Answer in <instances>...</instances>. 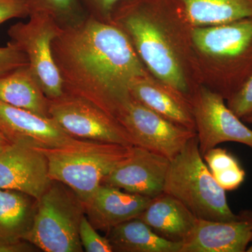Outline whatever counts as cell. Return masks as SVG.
<instances>
[{"mask_svg": "<svg viewBox=\"0 0 252 252\" xmlns=\"http://www.w3.org/2000/svg\"><path fill=\"white\" fill-rule=\"evenodd\" d=\"M51 49L64 93L86 99L114 117L131 97V83L148 76L124 32L90 16L62 30Z\"/></svg>", "mask_w": 252, "mask_h": 252, "instance_id": "obj_1", "label": "cell"}, {"mask_svg": "<svg viewBox=\"0 0 252 252\" xmlns=\"http://www.w3.org/2000/svg\"><path fill=\"white\" fill-rule=\"evenodd\" d=\"M171 0H130L113 18L146 68L164 85L186 94L189 86L171 41L159 24Z\"/></svg>", "mask_w": 252, "mask_h": 252, "instance_id": "obj_2", "label": "cell"}, {"mask_svg": "<svg viewBox=\"0 0 252 252\" xmlns=\"http://www.w3.org/2000/svg\"><path fill=\"white\" fill-rule=\"evenodd\" d=\"M132 147L74 139L61 147L38 149L47 158L51 180L67 186L84 205L114 167L130 155Z\"/></svg>", "mask_w": 252, "mask_h": 252, "instance_id": "obj_3", "label": "cell"}, {"mask_svg": "<svg viewBox=\"0 0 252 252\" xmlns=\"http://www.w3.org/2000/svg\"><path fill=\"white\" fill-rule=\"evenodd\" d=\"M164 193L178 199L200 220H238L232 212L225 190L214 178L199 149L197 135L170 160Z\"/></svg>", "mask_w": 252, "mask_h": 252, "instance_id": "obj_4", "label": "cell"}, {"mask_svg": "<svg viewBox=\"0 0 252 252\" xmlns=\"http://www.w3.org/2000/svg\"><path fill=\"white\" fill-rule=\"evenodd\" d=\"M84 203L61 182L52 180L38 199L35 215L26 241L46 252L84 251L79 238Z\"/></svg>", "mask_w": 252, "mask_h": 252, "instance_id": "obj_5", "label": "cell"}, {"mask_svg": "<svg viewBox=\"0 0 252 252\" xmlns=\"http://www.w3.org/2000/svg\"><path fill=\"white\" fill-rule=\"evenodd\" d=\"M191 35L200 52L221 63L224 97L229 99L252 75V17L195 27Z\"/></svg>", "mask_w": 252, "mask_h": 252, "instance_id": "obj_6", "label": "cell"}, {"mask_svg": "<svg viewBox=\"0 0 252 252\" xmlns=\"http://www.w3.org/2000/svg\"><path fill=\"white\" fill-rule=\"evenodd\" d=\"M29 17L28 22L11 26L8 34L27 56L30 69L46 97L57 98L64 94V89L51 44L62 30L49 15L34 13Z\"/></svg>", "mask_w": 252, "mask_h": 252, "instance_id": "obj_7", "label": "cell"}, {"mask_svg": "<svg viewBox=\"0 0 252 252\" xmlns=\"http://www.w3.org/2000/svg\"><path fill=\"white\" fill-rule=\"evenodd\" d=\"M49 114L74 138L133 146L115 117L81 97L64 93L49 99Z\"/></svg>", "mask_w": 252, "mask_h": 252, "instance_id": "obj_8", "label": "cell"}, {"mask_svg": "<svg viewBox=\"0 0 252 252\" xmlns=\"http://www.w3.org/2000/svg\"><path fill=\"white\" fill-rule=\"evenodd\" d=\"M133 146L173 159L196 132L170 122L131 97L115 117Z\"/></svg>", "mask_w": 252, "mask_h": 252, "instance_id": "obj_9", "label": "cell"}, {"mask_svg": "<svg viewBox=\"0 0 252 252\" xmlns=\"http://www.w3.org/2000/svg\"><path fill=\"white\" fill-rule=\"evenodd\" d=\"M190 103L199 149L203 157L224 142H238L252 149V130L228 108L221 94L201 89Z\"/></svg>", "mask_w": 252, "mask_h": 252, "instance_id": "obj_10", "label": "cell"}, {"mask_svg": "<svg viewBox=\"0 0 252 252\" xmlns=\"http://www.w3.org/2000/svg\"><path fill=\"white\" fill-rule=\"evenodd\" d=\"M170 165L167 157L133 146L130 155L114 167L102 185L155 198L164 192Z\"/></svg>", "mask_w": 252, "mask_h": 252, "instance_id": "obj_11", "label": "cell"}, {"mask_svg": "<svg viewBox=\"0 0 252 252\" xmlns=\"http://www.w3.org/2000/svg\"><path fill=\"white\" fill-rule=\"evenodd\" d=\"M51 182L47 158L39 149L9 142L0 152V189L16 190L38 200Z\"/></svg>", "mask_w": 252, "mask_h": 252, "instance_id": "obj_12", "label": "cell"}, {"mask_svg": "<svg viewBox=\"0 0 252 252\" xmlns=\"http://www.w3.org/2000/svg\"><path fill=\"white\" fill-rule=\"evenodd\" d=\"M0 132L10 142L34 148L61 147L74 140L51 117H44L0 102Z\"/></svg>", "mask_w": 252, "mask_h": 252, "instance_id": "obj_13", "label": "cell"}, {"mask_svg": "<svg viewBox=\"0 0 252 252\" xmlns=\"http://www.w3.org/2000/svg\"><path fill=\"white\" fill-rule=\"evenodd\" d=\"M252 238V212H242L238 220L228 221L198 219L181 252H245Z\"/></svg>", "mask_w": 252, "mask_h": 252, "instance_id": "obj_14", "label": "cell"}, {"mask_svg": "<svg viewBox=\"0 0 252 252\" xmlns=\"http://www.w3.org/2000/svg\"><path fill=\"white\" fill-rule=\"evenodd\" d=\"M152 199L101 185L92 198L84 204L86 215L96 230L108 233L117 225L137 218Z\"/></svg>", "mask_w": 252, "mask_h": 252, "instance_id": "obj_15", "label": "cell"}, {"mask_svg": "<svg viewBox=\"0 0 252 252\" xmlns=\"http://www.w3.org/2000/svg\"><path fill=\"white\" fill-rule=\"evenodd\" d=\"M37 200L28 194L0 189V252H19L31 231Z\"/></svg>", "mask_w": 252, "mask_h": 252, "instance_id": "obj_16", "label": "cell"}, {"mask_svg": "<svg viewBox=\"0 0 252 252\" xmlns=\"http://www.w3.org/2000/svg\"><path fill=\"white\" fill-rule=\"evenodd\" d=\"M137 218L159 236L180 243L190 236L198 220L178 199L164 192L152 198Z\"/></svg>", "mask_w": 252, "mask_h": 252, "instance_id": "obj_17", "label": "cell"}, {"mask_svg": "<svg viewBox=\"0 0 252 252\" xmlns=\"http://www.w3.org/2000/svg\"><path fill=\"white\" fill-rule=\"evenodd\" d=\"M130 93L136 100L167 120L195 132L191 103L183 97L184 94L158 85L148 76L132 81Z\"/></svg>", "mask_w": 252, "mask_h": 252, "instance_id": "obj_18", "label": "cell"}, {"mask_svg": "<svg viewBox=\"0 0 252 252\" xmlns=\"http://www.w3.org/2000/svg\"><path fill=\"white\" fill-rule=\"evenodd\" d=\"M195 27L217 26L252 17V0H173Z\"/></svg>", "mask_w": 252, "mask_h": 252, "instance_id": "obj_19", "label": "cell"}, {"mask_svg": "<svg viewBox=\"0 0 252 252\" xmlns=\"http://www.w3.org/2000/svg\"><path fill=\"white\" fill-rule=\"evenodd\" d=\"M0 102L50 117L49 99L33 75L29 64L0 77Z\"/></svg>", "mask_w": 252, "mask_h": 252, "instance_id": "obj_20", "label": "cell"}, {"mask_svg": "<svg viewBox=\"0 0 252 252\" xmlns=\"http://www.w3.org/2000/svg\"><path fill=\"white\" fill-rule=\"evenodd\" d=\"M114 252H181L182 243L159 236L148 225L135 218L117 225L107 233Z\"/></svg>", "mask_w": 252, "mask_h": 252, "instance_id": "obj_21", "label": "cell"}, {"mask_svg": "<svg viewBox=\"0 0 252 252\" xmlns=\"http://www.w3.org/2000/svg\"><path fill=\"white\" fill-rule=\"evenodd\" d=\"M219 185L225 190L238 189L245 179V172L236 158L226 149H210L203 157Z\"/></svg>", "mask_w": 252, "mask_h": 252, "instance_id": "obj_22", "label": "cell"}, {"mask_svg": "<svg viewBox=\"0 0 252 252\" xmlns=\"http://www.w3.org/2000/svg\"><path fill=\"white\" fill-rule=\"evenodd\" d=\"M31 14L51 16L61 30L75 27L89 17L80 0H26Z\"/></svg>", "mask_w": 252, "mask_h": 252, "instance_id": "obj_23", "label": "cell"}, {"mask_svg": "<svg viewBox=\"0 0 252 252\" xmlns=\"http://www.w3.org/2000/svg\"><path fill=\"white\" fill-rule=\"evenodd\" d=\"M79 238L84 251L87 252H114L107 237L102 236L91 224L86 215L81 220L79 227Z\"/></svg>", "mask_w": 252, "mask_h": 252, "instance_id": "obj_24", "label": "cell"}, {"mask_svg": "<svg viewBox=\"0 0 252 252\" xmlns=\"http://www.w3.org/2000/svg\"><path fill=\"white\" fill-rule=\"evenodd\" d=\"M90 17L101 22L112 23L118 11L130 0H80Z\"/></svg>", "mask_w": 252, "mask_h": 252, "instance_id": "obj_25", "label": "cell"}, {"mask_svg": "<svg viewBox=\"0 0 252 252\" xmlns=\"http://www.w3.org/2000/svg\"><path fill=\"white\" fill-rule=\"evenodd\" d=\"M28 64L26 55L12 41L0 48V77Z\"/></svg>", "mask_w": 252, "mask_h": 252, "instance_id": "obj_26", "label": "cell"}, {"mask_svg": "<svg viewBox=\"0 0 252 252\" xmlns=\"http://www.w3.org/2000/svg\"><path fill=\"white\" fill-rule=\"evenodd\" d=\"M228 108L240 119L252 113V75L238 92L228 99Z\"/></svg>", "mask_w": 252, "mask_h": 252, "instance_id": "obj_27", "label": "cell"}, {"mask_svg": "<svg viewBox=\"0 0 252 252\" xmlns=\"http://www.w3.org/2000/svg\"><path fill=\"white\" fill-rule=\"evenodd\" d=\"M26 0H0V24L14 18L30 16Z\"/></svg>", "mask_w": 252, "mask_h": 252, "instance_id": "obj_28", "label": "cell"}, {"mask_svg": "<svg viewBox=\"0 0 252 252\" xmlns=\"http://www.w3.org/2000/svg\"><path fill=\"white\" fill-rule=\"evenodd\" d=\"M9 142V141L0 132V152H1Z\"/></svg>", "mask_w": 252, "mask_h": 252, "instance_id": "obj_29", "label": "cell"}, {"mask_svg": "<svg viewBox=\"0 0 252 252\" xmlns=\"http://www.w3.org/2000/svg\"><path fill=\"white\" fill-rule=\"evenodd\" d=\"M243 119L245 122L248 123V124H252V113L250 115L244 117Z\"/></svg>", "mask_w": 252, "mask_h": 252, "instance_id": "obj_30", "label": "cell"}, {"mask_svg": "<svg viewBox=\"0 0 252 252\" xmlns=\"http://www.w3.org/2000/svg\"><path fill=\"white\" fill-rule=\"evenodd\" d=\"M251 245H250V247H249V248H248V249H247V252H252V240H251Z\"/></svg>", "mask_w": 252, "mask_h": 252, "instance_id": "obj_31", "label": "cell"}]
</instances>
